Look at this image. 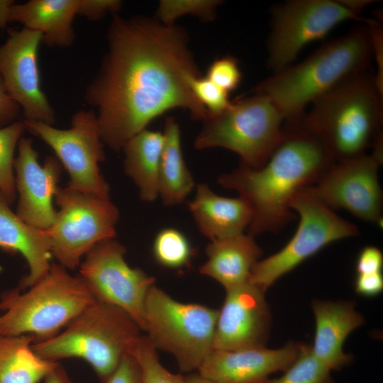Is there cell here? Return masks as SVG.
<instances>
[{"label": "cell", "instance_id": "obj_1", "mask_svg": "<svg viewBox=\"0 0 383 383\" xmlns=\"http://www.w3.org/2000/svg\"><path fill=\"white\" fill-rule=\"evenodd\" d=\"M108 50L84 99L96 112L104 144L114 151L174 109L204 121L208 111L188 80L201 75L184 28L157 18L113 15Z\"/></svg>", "mask_w": 383, "mask_h": 383}, {"label": "cell", "instance_id": "obj_2", "mask_svg": "<svg viewBox=\"0 0 383 383\" xmlns=\"http://www.w3.org/2000/svg\"><path fill=\"white\" fill-rule=\"evenodd\" d=\"M335 162L322 143L299 121L285 122L282 137L260 168L240 164L218 183L235 191L249 205L248 234L275 233L292 221L294 197L313 185Z\"/></svg>", "mask_w": 383, "mask_h": 383}, {"label": "cell", "instance_id": "obj_3", "mask_svg": "<svg viewBox=\"0 0 383 383\" xmlns=\"http://www.w3.org/2000/svg\"><path fill=\"white\" fill-rule=\"evenodd\" d=\"M373 58L366 25L333 39L296 65L273 73L254 93L267 96L284 122L299 121L308 105L345 79L366 72Z\"/></svg>", "mask_w": 383, "mask_h": 383}, {"label": "cell", "instance_id": "obj_4", "mask_svg": "<svg viewBox=\"0 0 383 383\" xmlns=\"http://www.w3.org/2000/svg\"><path fill=\"white\" fill-rule=\"evenodd\" d=\"M382 101L374 75L363 72L315 100L297 121L343 161L366 154L382 135Z\"/></svg>", "mask_w": 383, "mask_h": 383}, {"label": "cell", "instance_id": "obj_5", "mask_svg": "<svg viewBox=\"0 0 383 383\" xmlns=\"http://www.w3.org/2000/svg\"><path fill=\"white\" fill-rule=\"evenodd\" d=\"M95 301L79 276L51 263L48 273L26 292L17 288L2 296L0 335L29 334L35 342L49 339Z\"/></svg>", "mask_w": 383, "mask_h": 383}, {"label": "cell", "instance_id": "obj_6", "mask_svg": "<svg viewBox=\"0 0 383 383\" xmlns=\"http://www.w3.org/2000/svg\"><path fill=\"white\" fill-rule=\"evenodd\" d=\"M141 329L121 309L99 301L86 307L56 335L34 342L40 357L51 362L64 358L84 360L101 383L114 372Z\"/></svg>", "mask_w": 383, "mask_h": 383}, {"label": "cell", "instance_id": "obj_7", "mask_svg": "<svg viewBox=\"0 0 383 383\" xmlns=\"http://www.w3.org/2000/svg\"><path fill=\"white\" fill-rule=\"evenodd\" d=\"M284 119L265 96L231 101L222 112L209 116L194 140L198 150L222 148L236 153L240 164L261 167L282 139Z\"/></svg>", "mask_w": 383, "mask_h": 383}, {"label": "cell", "instance_id": "obj_8", "mask_svg": "<svg viewBox=\"0 0 383 383\" xmlns=\"http://www.w3.org/2000/svg\"><path fill=\"white\" fill-rule=\"evenodd\" d=\"M218 310L182 303L153 285L144 305V331L157 350L172 354L184 372L198 370L213 349Z\"/></svg>", "mask_w": 383, "mask_h": 383}, {"label": "cell", "instance_id": "obj_9", "mask_svg": "<svg viewBox=\"0 0 383 383\" xmlns=\"http://www.w3.org/2000/svg\"><path fill=\"white\" fill-rule=\"evenodd\" d=\"M55 198L60 210L48 229L52 255L73 270L94 245L115 238L118 209L109 198L68 187H59Z\"/></svg>", "mask_w": 383, "mask_h": 383}, {"label": "cell", "instance_id": "obj_10", "mask_svg": "<svg viewBox=\"0 0 383 383\" xmlns=\"http://www.w3.org/2000/svg\"><path fill=\"white\" fill-rule=\"evenodd\" d=\"M291 209L299 217L294 235L277 252L259 260L249 278L265 292L328 245L360 233L355 224L336 214L305 189L294 197Z\"/></svg>", "mask_w": 383, "mask_h": 383}, {"label": "cell", "instance_id": "obj_11", "mask_svg": "<svg viewBox=\"0 0 383 383\" xmlns=\"http://www.w3.org/2000/svg\"><path fill=\"white\" fill-rule=\"evenodd\" d=\"M360 14L340 0H291L271 9L267 65L273 73L292 65L308 44L321 40L338 24Z\"/></svg>", "mask_w": 383, "mask_h": 383}, {"label": "cell", "instance_id": "obj_12", "mask_svg": "<svg viewBox=\"0 0 383 383\" xmlns=\"http://www.w3.org/2000/svg\"><path fill=\"white\" fill-rule=\"evenodd\" d=\"M23 122L26 131L54 150L69 174L68 187L109 198V186L99 171V164L105 159L104 144L93 109L75 113L67 129L35 121Z\"/></svg>", "mask_w": 383, "mask_h": 383}, {"label": "cell", "instance_id": "obj_13", "mask_svg": "<svg viewBox=\"0 0 383 383\" xmlns=\"http://www.w3.org/2000/svg\"><path fill=\"white\" fill-rule=\"evenodd\" d=\"M125 247L111 239L94 245L79 265V277L96 301L127 313L144 331V305L155 279L125 260Z\"/></svg>", "mask_w": 383, "mask_h": 383}, {"label": "cell", "instance_id": "obj_14", "mask_svg": "<svg viewBox=\"0 0 383 383\" xmlns=\"http://www.w3.org/2000/svg\"><path fill=\"white\" fill-rule=\"evenodd\" d=\"M382 163L372 152L335 162L305 189L333 211L343 209L360 220L381 225L383 195L378 170Z\"/></svg>", "mask_w": 383, "mask_h": 383}, {"label": "cell", "instance_id": "obj_15", "mask_svg": "<svg viewBox=\"0 0 383 383\" xmlns=\"http://www.w3.org/2000/svg\"><path fill=\"white\" fill-rule=\"evenodd\" d=\"M41 42L39 32L26 28L10 29L7 39L0 45V76L26 121L52 126L55 111L40 87L38 49Z\"/></svg>", "mask_w": 383, "mask_h": 383}, {"label": "cell", "instance_id": "obj_16", "mask_svg": "<svg viewBox=\"0 0 383 383\" xmlns=\"http://www.w3.org/2000/svg\"><path fill=\"white\" fill-rule=\"evenodd\" d=\"M225 290L213 349L233 350L265 346L272 322L265 292L249 281Z\"/></svg>", "mask_w": 383, "mask_h": 383}, {"label": "cell", "instance_id": "obj_17", "mask_svg": "<svg viewBox=\"0 0 383 383\" xmlns=\"http://www.w3.org/2000/svg\"><path fill=\"white\" fill-rule=\"evenodd\" d=\"M31 139L21 138L14 159L16 189L19 194L16 215L26 223L43 230L53 224L57 211L52 206L62 166L56 157L48 156L43 166Z\"/></svg>", "mask_w": 383, "mask_h": 383}, {"label": "cell", "instance_id": "obj_18", "mask_svg": "<svg viewBox=\"0 0 383 383\" xmlns=\"http://www.w3.org/2000/svg\"><path fill=\"white\" fill-rule=\"evenodd\" d=\"M299 348L300 344L290 341L277 349L265 346L212 349L197 373L216 383H267L271 374L284 372L294 362Z\"/></svg>", "mask_w": 383, "mask_h": 383}, {"label": "cell", "instance_id": "obj_19", "mask_svg": "<svg viewBox=\"0 0 383 383\" xmlns=\"http://www.w3.org/2000/svg\"><path fill=\"white\" fill-rule=\"evenodd\" d=\"M0 1V28L18 22L39 32L42 42L50 47L70 46L74 38L73 20L80 0H30L23 4Z\"/></svg>", "mask_w": 383, "mask_h": 383}, {"label": "cell", "instance_id": "obj_20", "mask_svg": "<svg viewBox=\"0 0 383 383\" xmlns=\"http://www.w3.org/2000/svg\"><path fill=\"white\" fill-rule=\"evenodd\" d=\"M311 307L316 320L312 353L330 370H340L353 360L351 355L344 353L343 343L364 323V318L349 301L313 300Z\"/></svg>", "mask_w": 383, "mask_h": 383}, {"label": "cell", "instance_id": "obj_21", "mask_svg": "<svg viewBox=\"0 0 383 383\" xmlns=\"http://www.w3.org/2000/svg\"><path fill=\"white\" fill-rule=\"evenodd\" d=\"M0 194V249L9 253H21L28 262L29 273L20 283V290L28 289L49 271L52 257L48 230L29 225L9 208Z\"/></svg>", "mask_w": 383, "mask_h": 383}, {"label": "cell", "instance_id": "obj_22", "mask_svg": "<svg viewBox=\"0 0 383 383\" xmlns=\"http://www.w3.org/2000/svg\"><path fill=\"white\" fill-rule=\"evenodd\" d=\"M206 254L207 260L200 267L199 272L227 289L249 281L262 250L253 236L241 233L210 241Z\"/></svg>", "mask_w": 383, "mask_h": 383}, {"label": "cell", "instance_id": "obj_23", "mask_svg": "<svg viewBox=\"0 0 383 383\" xmlns=\"http://www.w3.org/2000/svg\"><path fill=\"white\" fill-rule=\"evenodd\" d=\"M187 206L198 229L210 241L244 233L250 223L251 209L243 198L220 196L204 183L196 186Z\"/></svg>", "mask_w": 383, "mask_h": 383}, {"label": "cell", "instance_id": "obj_24", "mask_svg": "<svg viewBox=\"0 0 383 383\" xmlns=\"http://www.w3.org/2000/svg\"><path fill=\"white\" fill-rule=\"evenodd\" d=\"M164 146L162 132L144 129L123 145L124 168L138 189L140 198L152 202L158 197V175Z\"/></svg>", "mask_w": 383, "mask_h": 383}, {"label": "cell", "instance_id": "obj_25", "mask_svg": "<svg viewBox=\"0 0 383 383\" xmlns=\"http://www.w3.org/2000/svg\"><path fill=\"white\" fill-rule=\"evenodd\" d=\"M162 133L158 197L165 205L172 206L185 201L194 187V180L184 159L180 128L174 118H166Z\"/></svg>", "mask_w": 383, "mask_h": 383}, {"label": "cell", "instance_id": "obj_26", "mask_svg": "<svg viewBox=\"0 0 383 383\" xmlns=\"http://www.w3.org/2000/svg\"><path fill=\"white\" fill-rule=\"evenodd\" d=\"M35 337L0 335V383H38L57 362L46 360L32 348Z\"/></svg>", "mask_w": 383, "mask_h": 383}, {"label": "cell", "instance_id": "obj_27", "mask_svg": "<svg viewBox=\"0 0 383 383\" xmlns=\"http://www.w3.org/2000/svg\"><path fill=\"white\" fill-rule=\"evenodd\" d=\"M152 255L161 266L169 269H179L189 265L193 250L187 237L174 228H165L155 235Z\"/></svg>", "mask_w": 383, "mask_h": 383}, {"label": "cell", "instance_id": "obj_28", "mask_svg": "<svg viewBox=\"0 0 383 383\" xmlns=\"http://www.w3.org/2000/svg\"><path fill=\"white\" fill-rule=\"evenodd\" d=\"M25 131L23 121H14L0 128V194L9 205L16 197L14 151Z\"/></svg>", "mask_w": 383, "mask_h": 383}, {"label": "cell", "instance_id": "obj_29", "mask_svg": "<svg viewBox=\"0 0 383 383\" xmlns=\"http://www.w3.org/2000/svg\"><path fill=\"white\" fill-rule=\"evenodd\" d=\"M284 372L267 383H335L331 370L313 355L308 345L300 344L297 357Z\"/></svg>", "mask_w": 383, "mask_h": 383}, {"label": "cell", "instance_id": "obj_30", "mask_svg": "<svg viewBox=\"0 0 383 383\" xmlns=\"http://www.w3.org/2000/svg\"><path fill=\"white\" fill-rule=\"evenodd\" d=\"M128 353L139 364L143 383H185L184 376L170 372L161 364L157 350L146 336L140 335L134 339Z\"/></svg>", "mask_w": 383, "mask_h": 383}, {"label": "cell", "instance_id": "obj_31", "mask_svg": "<svg viewBox=\"0 0 383 383\" xmlns=\"http://www.w3.org/2000/svg\"><path fill=\"white\" fill-rule=\"evenodd\" d=\"M221 4L218 0H162L155 18L166 25H174L178 18L188 14L205 21H213Z\"/></svg>", "mask_w": 383, "mask_h": 383}, {"label": "cell", "instance_id": "obj_32", "mask_svg": "<svg viewBox=\"0 0 383 383\" xmlns=\"http://www.w3.org/2000/svg\"><path fill=\"white\" fill-rule=\"evenodd\" d=\"M188 84L195 97L208 111L209 116L220 113L231 103L229 93L219 88L206 77H192L188 80Z\"/></svg>", "mask_w": 383, "mask_h": 383}, {"label": "cell", "instance_id": "obj_33", "mask_svg": "<svg viewBox=\"0 0 383 383\" xmlns=\"http://www.w3.org/2000/svg\"><path fill=\"white\" fill-rule=\"evenodd\" d=\"M242 77L238 60L230 55L216 59L209 67L206 76L208 79L228 93L239 86Z\"/></svg>", "mask_w": 383, "mask_h": 383}, {"label": "cell", "instance_id": "obj_34", "mask_svg": "<svg viewBox=\"0 0 383 383\" xmlns=\"http://www.w3.org/2000/svg\"><path fill=\"white\" fill-rule=\"evenodd\" d=\"M367 28L372 50V56L374 59L376 73L374 74L375 84L383 95V30L379 21L374 19H365Z\"/></svg>", "mask_w": 383, "mask_h": 383}, {"label": "cell", "instance_id": "obj_35", "mask_svg": "<svg viewBox=\"0 0 383 383\" xmlns=\"http://www.w3.org/2000/svg\"><path fill=\"white\" fill-rule=\"evenodd\" d=\"M105 383H143L141 370L135 358L127 352Z\"/></svg>", "mask_w": 383, "mask_h": 383}, {"label": "cell", "instance_id": "obj_36", "mask_svg": "<svg viewBox=\"0 0 383 383\" xmlns=\"http://www.w3.org/2000/svg\"><path fill=\"white\" fill-rule=\"evenodd\" d=\"M122 6L118 0H80L78 15L89 20H98L108 13L117 14Z\"/></svg>", "mask_w": 383, "mask_h": 383}, {"label": "cell", "instance_id": "obj_37", "mask_svg": "<svg viewBox=\"0 0 383 383\" xmlns=\"http://www.w3.org/2000/svg\"><path fill=\"white\" fill-rule=\"evenodd\" d=\"M383 255L375 246L365 247L359 253L356 262L357 274L382 272Z\"/></svg>", "mask_w": 383, "mask_h": 383}, {"label": "cell", "instance_id": "obj_38", "mask_svg": "<svg viewBox=\"0 0 383 383\" xmlns=\"http://www.w3.org/2000/svg\"><path fill=\"white\" fill-rule=\"evenodd\" d=\"M355 292L365 296H374L383 290V276L382 272L357 274L355 282Z\"/></svg>", "mask_w": 383, "mask_h": 383}, {"label": "cell", "instance_id": "obj_39", "mask_svg": "<svg viewBox=\"0 0 383 383\" xmlns=\"http://www.w3.org/2000/svg\"><path fill=\"white\" fill-rule=\"evenodd\" d=\"M20 111V106L8 94L0 76V128L14 122Z\"/></svg>", "mask_w": 383, "mask_h": 383}, {"label": "cell", "instance_id": "obj_40", "mask_svg": "<svg viewBox=\"0 0 383 383\" xmlns=\"http://www.w3.org/2000/svg\"><path fill=\"white\" fill-rule=\"evenodd\" d=\"M43 383H72L64 367L58 362L44 378Z\"/></svg>", "mask_w": 383, "mask_h": 383}, {"label": "cell", "instance_id": "obj_41", "mask_svg": "<svg viewBox=\"0 0 383 383\" xmlns=\"http://www.w3.org/2000/svg\"><path fill=\"white\" fill-rule=\"evenodd\" d=\"M347 8L360 14L362 11L374 2L371 0H340Z\"/></svg>", "mask_w": 383, "mask_h": 383}, {"label": "cell", "instance_id": "obj_42", "mask_svg": "<svg viewBox=\"0 0 383 383\" xmlns=\"http://www.w3.org/2000/svg\"><path fill=\"white\" fill-rule=\"evenodd\" d=\"M184 377L185 383H216L201 377L198 373L189 374Z\"/></svg>", "mask_w": 383, "mask_h": 383}]
</instances>
